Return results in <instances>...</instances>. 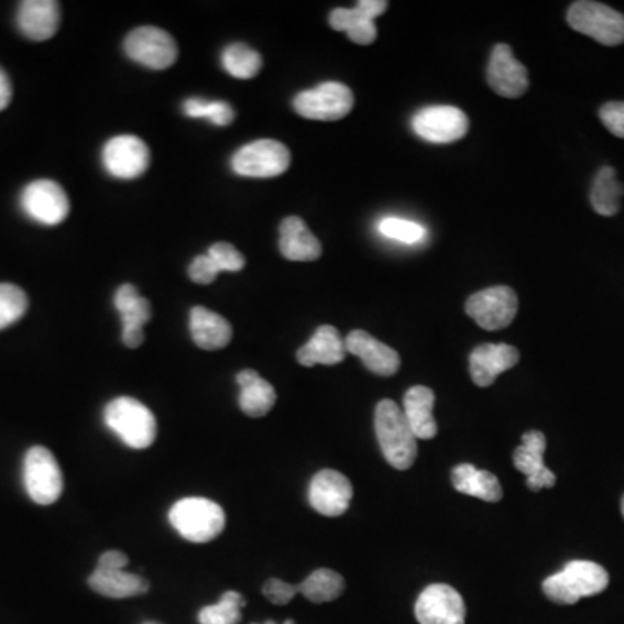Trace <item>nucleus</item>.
<instances>
[{
	"instance_id": "12",
	"label": "nucleus",
	"mask_w": 624,
	"mask_h": 624,
	"mask_svg": "<svg viewBox=\"0 0 624 624\" xmlns=\"http://www.w3.org/2000/svg\"><path fill=\"white\" fill-rule=\"evenodd\" d=\"M413 131L427 143L449 144L466 138L469 132V119L460 108L439 107L424 108L413 117Z\"/></svg>"
},
{
	"instance_id": "23",
	"label": "nucleus",
	"mask_w": 624,
	"mask_h": 624,
	"mask_svg": "<svg viewBox=\"0 0 624 624\" xmlns=\"http://www.w3.org/2000/svg\"><path fill=\"white\" fill-rule=\"evenodd\" d=\"M346 355V339H342L337 328L322 325L310 337L309 342L298 349L297 360L306 368H313L316 364L333 366V364L342 363Z\"/></svg>"
},
{
	"instance_id": "19",
	"label": "nucleus",
	"mask_w": 624,
	"mask_h": 624,
	"mask_svg": "<svg viewBox=\"0 0 624 624\" xmlns=\"http://www.w3.org/2000/svg\"><path fill=\"white\" fill-rule=\"evenodd\" d=\"M545 449H547V437L539 430H530L523 436V445L515 449L514 463L518 472L527 478V488L530 491L547 490L554 488L557 478L551 470L545 466Z\"/></svg>"
},
{
	"instance_id": "5",
	"label": "nucleus",
	"mask_w": 624,
	"mask_h": 624,
	"mask_svg": "<svg viewBox=\"0 0 624 624\" xmlns=\"http://www.w3.org/2000/svg\"><path fill=\"white\" fill-rule=\"evenodd\" d=\"M568 23L599 44L620 45L624 42V17L609 6L580 0L569 8Z\"/></svg>"
},
{
	"instance_id": "14",
	"label": "nucleus",
	"mask_w": 624,
	"mask_h": 624,
	"mask_svg": "<svg viewBox=\"0 0 624 624\" xmlns=\"http://www.w3.org/2000/svg\"><path fill=\"white\" fill-rule=\"evenodd\" d=\"M150 147L135 135H117L102 150V164L117 179H135L150 167Z\"/></svg>"
},
{
	"instance_id": "7",
	"label": "nucleus",
	"mask_w": 624,
	"mask_h": 624,
	"mask_svg": "<svg viewBox=\"0 0 624 624\" xmlns=\"http://www.w3.org/2000/svg\"><path fill=\"white\" fill-rule=\"evenodd\" d=\"M23 482L30 499L37 505H53L63 493V473L50 449L33 446L23 461Z\"/></svg>"
},
{
	"instance_id": "2",
	"label": "nucleus",
	"mask_w": 624,
	"mask_h": 624,
	"mask_svg": "<svg viewBox=\"0 0 624 624\" xmlns=\"http://www.w3.org/2000/svg\"><path fill=\"white\" fill-rule=\"evenodd\" d=\"M609 584V574L599 563L572 560L562 571L543 583V592L555 604L572 605L584 596L599 595Z\"/></svg>"
},
{
	"instance_id": "33",
	"label": "nucleus",
	"mask_w": 624,
	"mask_h": 624,
	"mask_svg": "<svg viewBox=\"0 0 624 624\" xmlns=\"http://www.w3.org/2000/svg\"><path fill=\"white\" fill-rule=\"evenodd\" d=\"M245 599L238 592H226L214 605H207L198 612L200 624H238Z\"/></svg>"
},
{
	"instance_id": "15",
	"label": "nucleus",
	"mask_w": 624,
	"mask_h": 624,
	"mask_svg": "<svg viewBox=\"0 0 624 624\" xmlns=\"http://www.w3.org/2000/svg\"><path fill=\"white\" fill-rule=\"evenodd\" d=\"M385 0H361L355 8H339L331 11L330 26L337 32H346L347 37L360 45L376 41L375 20L387 11Z\"/></svg>"
},
{
	"instance_id": "44",
	"label": "nucleus",
	"mask_w": 624,
	"mask_h": 624,
	"mask_svg": "<svg viewBox=\"0 0 624 624\" xmlns=\"http://www.w3.org/2000/svg\"><path fill=\"white\" fill-rule=\"evenodd\" d=\"M285 624H295V621L288 620V621H285Z\"/></svg>"
},
{
	"instance_id": "18",
	"label": "nucleus",
	"mask_w": 624,
	"mask_h": 624,
	"mask_svg": "<svg viewBox=\"0 0 624 624\" xmlns=\"http://www.w3.org/2000/svg\"><path fill=\"white\" fill-rule=\"evenodd\" d=\"M114 309L122 319V340L129 349H138L144 342V325L152 319V306L139 295L134 285L120 286L114 294Z\"/></svg>"
},
{
	"instance_id": "32",
	"label": "nucleus",
	"mask_w": 624,
	"mask_h": 624,
	"mask_svg": "<svg viewBox=\"0 0 624 624\" xmlns=\"http://www.w3.org/2000/svg\"><path fill=\"white\" fill-rule=\"evenodd\" d=\"M222 66L231 77L249 80L262 69V57L258 51L245 44H231L221 57Z\"/></svg>"
},
{
	"instance_id": "16",
	"label": "nucleus",
	"mask_w": 624,
	"mask_h": 624,
	"mask_svg": "<svg viewBox=\"0 0 624 624\" xmlns=\"http://www.w3.org/2000/svg\"><path fill=\"white\" fill-rule=\"evenodd\" d=\"M352 484L343 473L325 469L316 473L309 485V503L325 517H339L351 505Z\"/></svg>"
},
{
	"instance_id": "17",
	"label": "nucleus",
	"mask_w": 624,
	"mask_h": 624,
	"mask_svg": "<svg viewBox=\"0 0 624 624\" xmlns=\"http://www.w3.org/2000/svg\"><path fill=\"white\" fill-rule=\"evenodd\" d=\"M488 83L503 98H521L529 87V77L523 63L512 53L511 45H494L488 65Z\"/></svg>"
},
{
	"instance_id": "40",
	"label": "nucleus",
	"mask_w": 624,
	"mask_h": 624,
	"mask_svg": "<svg viewBox=\"0 0 624 624\" xmlns=\"http://www.w3.org/2000/svg\"><path fill=\"white\" fill-rule=\"evenodd\" d=\"M219 267L208 255H200L189 265V277L198 285H210L219 276Z\"/></svg>"
},
{
	"instance_id": "46",
	"label": "nucleus",
	"mask_w": 624,
	"mask_h": 624,
	"mask_svg": "<svg viewBox=\"0 0 624 624\" xmlns=\"http://www.w3.org/2000/svg\"><path fill=\"white\" fill-rule=\"evenodd\" d=\"M144 624H158V623H144Z\"/></svg>"
},
{
	"instance_id": "6",
	"label": "nucleus",
	"mask_w": 624,
	"mask_h": 624,
	"mask_svg": "<svg viewBox=\"0 0 624 624\" xmlns=\"http://www.w3.org/2000/svg\"><path fill=\"white\" fill-rule=\"evenodd\" d=\"M291 164L292 155L288 147L273 139H261L255 143L245 144L231 160L234 174L255 179L282 176Z\"/></svg>"
},
{
	"instance_id": "35",
	"label": "nucleus",
	"mask_w": 624,
	"mask_h": 624,
	"mask_svg": "<svg viewBox=\"0 0 624 624\" xmlns=\"http://www.w3.org/2000/svg\"><path fill=\"white\" fill-rule=\"evenodd\" d=\"M29 309V297L20 286L0 283V330L13 327Z\"/></svg>"
},
{
	"instance_id": "24",
	"label": "nucleus",
	"mask_w": 624,
	"mask_h": 624,
	"mask_svg": "<svg viewBox=\"0 0 624 624\" xmlns=\"http://www.w3.org/2000/svg\"><path fill=\"white\" fill-rule=\"evenodd\" d=\"M280 252L286 261L313 262L321 258V243L300 217H286L280 226Z\"/></svg>"
},
{
	"instance_id": "10",
	"label": "nucleus",
	"mask_w": 624,
	"mask_h": 624,
	"mask_svg": "<svg viewBox=\"0 0 624 624\" xmlns=\"http://www.w3.org/2000/svg\"><path fill=\"white\" fill-rule=\"evenodd\" d=\"M127 56L139 65L152 69L171 68L177 62L179 50L171 33L156 26L132 30L123 45Z\"/></svg>"
},
{
	"instance_id": "11",
	"label": "nucleus",
	"mask_w": 624,
	"mask_h": 624,
	"mask_svg": "<svg viewBox=\"0 0 624 624\" xmlns=\"http://www.w3.org/2000/svg\"><path fill=\"white\" fill-rule=\"evenodd\" d=\"M21 208L29 219L42 226H57L69 214V200L65 189L51 179H39L21 191Z\"/></svg>"
},
{
	"instance_id": "42",
	"label": "nucleus",
	"mask_w": 624,
	"mask_h": 624,
	"mask_svg": "<svg viewBox=\"0 0 624 624\" xmlns=\"http://www.w3.org/2000/svg\"><path fill=\"white\" fill-rule=\"evenodd\" d=\"M11 98H13V86H11L8 74L0 68V111L9 107Z\"/></svg>"
},
{
	"instance_id": "34",
	"label": "nucleus",
	"mask_w": 624,
	"mask_h": 624,
	"mask_svg": "<svg viewBox=\"0 0 624 624\" xmlns=\"http://www.w3.org/2000/svg\"><path fill=\"white\" fill-rule=\"evenodd\" d=\"M183 111L189 119H205L217 127L229 125L234 120L233 108L225 101L193 98L184 101Z\"/></svg>"
},
{
	"instance_id": "37",
	"label": "nucleus",
	"mask_w": 624,
	"mask_h": 624,
	"mask_svg": "<svg viewBox=\"0 0 624 624\" xmlns=\"http://www.w3.org/2000/svg\"><path fill=\"white\" fill-rule=\"evenodd\" d=\"M208 258L216 262L219 271H226V273H238V271L245 267V258L241 255L240 250L234 249L231 243H226V241H217L214 243L207 253Z\"/></svg>"
},
{
	"instance_id": "45",
	"label": "nucleus",
	"mask_w": 624,
	"mask_h": 624,
	"mask_svg": "<svg viewBox=\"0 0 624 624\" xmlns=\"http://www.w3.org/2000/svg\"><path fill=\"white\" fill-rule=\"evenodd\" d=\"M264 624H276V623H274V621H265Z\"/></svg>"
},
{
	"instance_id": "20",
	"label": "nucleus",
	"mask_w": 624,
	"mask_h": 624,
	"mask_svg": "<svg viewBox=\"0 0 624 624\" xmlns=\"http://www.w3.org/2000/svg\"><path fill=\"white\" fill-rule=\"evenodd\" d=\"M521 360L517 349L508 343H484L473 349L470 354V376L478 387H490L494 380Z\"/></svg>"
},
{
	"instance_id": "36",
	"label": "nucleus",
	"mask_w": 624,
	"mask_h": 624,
	"mask_svg": "<svg viewBox=\"0 0 624 624\" xmlns=\"http://www.w3.org/2000/svg\"><path fill=\"white\" fill-rule=\"evenodd\" d=\"M380 233L384 234L388 240L401 241L406 245H415L420 243L425 238V229L420 225L406 219H397V217H385L379 225Z\"/></svg>"
},
{
	"instance_id": "3",
	"label": "nucleus",
	"mask_w": 624,
	"mask_h": 624,
	"mask_svg": "<svg viewBox=\"0 0 624 624\" xmlns=\"http://www.w3.org/2000/svg\"><path fill=\"white\" fill-rule=\"evenodd\" d=\"M105 424L132 449H146L156 439V418L134 397H117L105 408Z\"/></svg>"
},
{
	"instance_id": "41",
	"label": "nucleus",
	"mask_w": 624,
	"mask_h": 624,
	"mask_svg": "<svg viewBox=\"0 0 624 624\" xmlns=\"http://www.w3.org/2000/svg\"><path fill=\"white\" fill-rule=\"evenodd\" d=\"M129 566V557L122 551L119 550H110L105 551V554L99 557L98 560V568L102 569V571H123V569Z\"/></svg>"
},
{
	"instance_id": "31",
	"label": "nucleus",
	"mask_w": 624,
	"mask_h": 624,
	"mask_svg": "<svg viewBox=\"0 0 624 624\" xmlns=\"http://www.w3.org/2000/svg\"><path fill=\"white\" fill-rule=\"evenodd\" d=\"M346 588L342 576L331 569H318L310 572L303 583L298 584V593H303L313 604H325L339 599Z\"/></svg>"
},
{
	"instance_id": "22",
	"label": "nucleus",
	"mask_w": 624,
	"mask_h": 624,
	"mask_svg": "<svg viewBox=\"0 0 624 624\" xmlns=\"http://www.w3.org/2000/svg\"><path fill=\"white\" fill-rule=\"evenodd\" d=\"M62 21L59 4L54 0H25L18 8L17 25L30 41H50Z\"/></svg>"
},
{
	"instance_id": "1",
	"label": "nucleus",
	"mask_w": 624,
	"mask_h": 624,
	"mask_svg": "<svg viewBox=\"0 0 624 624\" xmlns=\"http://www.w3.org/2000/svg\"><path fill=\"white\" fill-rule=\"evenodd\" d=\"M375 433L388 466L408 470L418 457V439L403 409L394 401H380L375 409Z\"/></svg>"
},
{
	"instance_id": "8",
	"label": "nucleus",
	"mask_w": 624,
	"mask_h": 624,
	"mask_svg": "<svg viewBox=\"0 0 624 624\" xmlns=\"http://www.w3.org/2000/svg\"><path fill=\"white\" fill-rule=\"evenodd\" d=\"M354 107V95L340 83H322L295 96L294 108L300 117L319 122L346 119Z\"/></svg>"
},
{
	"instance_id": "25",
	"label": "nucleus",
	"mask_w": 624,
	"mask_h": 624,
	"mask_svg": "<svg viewBox=\"0 0 624 624\" xmlns=\"http://www.w3.org/2000/svg\"><path fill=\"white\" fill-rule=\"evenodd\" d=\"M189 331L196 346L205 351L225 349L233 339V328L228 319L207 307H193L189 313Z\"/></svg>"
},
{
	"instance_id": "27",
	"label": "nucleus",
	"mask_w": 624,
	"mask_h": 624,
	"mask_svg": "<svg viewBox=\"0 0 624 624\" xmlns=\"http://www.w3.org/2000/svg\"><path fill=\"white\" fill-rule=\"evenodd\" d=\"M238 385H240V403L241 412L252 418H261L267 415L276 404V391L267 380L262 379L258 372L253 370H243L237 375Z\"/></svg>"
},
{
	"instance_id": "9",
	"label": "nucleus",
	"mask_w": 624,
	"mask_h": 624,
	"mask_svg": "<svg viewBox=\"0 0 624 624\" xmlns=\"http://www.w3.org/2000/svg\"><path fill=\"white\" fill-rule=\"evenodd\" d=\"M518 298L511 286H491L467 300V315L488 331L508 327L517 316Z\"/></svg>"
},
{
	"instance_id": "4",
	"label": "nucleus",
	"mask_w": 624,
	"mask_h": 624,
	"mask_svg": "<svg viewBox=\"0 0 624 624\" xmlns=\"http://www.w3.org/2000/svg\"><path fill=\"white\" fill-rule=\"evenodd\" d=\"M168 521L184 539L193 543L212 541L226 526L222 506L198 496L179 500L168 512Z\"/></svg>"
},
{
	"instance_id": "30",
	"label": "nucleus",
	"mask_w": 624,
	"mask_h": 624,
	"mask_svg": "<svg viewBox=\"0 0 624 624\" xmlns=\"http://www.w3.org/2000/svg\"><path fill=\"white\" fill-rule=\"evenodd\" d=\"M623 195L624 186L617 180L616 171L612 167L600 168L590 193L593 210L599 216H616L620 212Z\"/></svg>"
},
{
	"instance_id": "13",
	"label": "nucleus",
	"mask_w": 624,
	"mask_h": 624,
	"mask_svg": "<svg viewBox=\"0 0 624 624\" xmlns=\"http://www.w3.org/2000/svg\"><path fill=\"white\" fill-rule=\"evenodd\" d=\"M466 614L463 596L449 584H430L415 604V616L420 624H466Z\"/></svg>"
},
{
	"instance_id": "38",
	"label": "nucleus",
	"mask_w": 624,
	"mask_h": 624,
	"mask_svg": "<svg viewBox=\"0 0 624 624\" xmlns=\"http://www.w3.org/2000/svg\"><path fill=\"white\" fill-rule=\"evenodd\" d=\"M265 599L276 605H286L295 599L298 593V584L286 583V581L273 580L267 581L262 588Z\"/></svg>"
},
{
	"instance_id": "29",
	"label": "nucleus",
	"mask_w": 624,
	"mask_h": 624,
	"mask_svg": "<svg viewBox=\"0 0 624 624\" xmlns=\"http://www.w3.org/2000/svg\"><path fill=\"white\" fill-rule=\"evenodd\" d=\"M89 587L108 599H131V596L144 595L150 590V583L143 576L131 574L125 569L123 571L96 569L89 576Z\"/></svg>"
},
{
	"instance_id": "26",
	"label": "nucleus",
	"mask_w": 624,
	"mask_h": 624,
	"mask_svg": "<svg viewBox=\"0 0 624 624\" xmlns=\"http://www.w3.org/2000/svg\"><path fill=\"white\" fill-rule=\"evenodd\" d=\"M434 403H436V394L433 388L424 385H415L404 394L403 413L416 439L429 441L437 436Z\"/></svg>"
},
{
	"instance_id": "43",
	"label": "nucleus",
	"mask_w": 624,
	"mask_h": 624,
	"mask_svg": "<svg viewBox=\"0 0 624 624\" xmlns=\"http://www.w3.org/2000/svg\"><path fill=\"white\" fill-rule=\"evenodd\" d=\"M621 512H623V517H624V496H623V502H621Z\"/></svg>"
},
{
	"instance_id": "21",
	"label": "nucleus",
	"mask_w": 624,
	"mask_h": 624,
	"mask_svg": "<svg viewBox=\"0 0 624 624\" xmlns=\"http://www.w3.org/2000/svg\"><path fill=\"white\" fill-rule=\"evenodd\" d=\"M346 349L349 354L360 358L364 366L375 375L392 376L399 370V354L366 331L354 330L347 335Z\"/></svg>"
},
{
	"instance_id": "39",
	"label": "nucleus",
	"mask_w": 624,
	"mask_h": 624,
	"mask_svg": "<svg viewBox=\"0 0 624 624\" xmlns=\"http://www.w3.org/2000/svg\"><path fill=\"white\" fill-rule=\"evenodd\" d=\"M600 120L611 134L624 139V101L605 102L600 108Z\"/></svg>"
},
{
	"instance_id": "28",
	"label": "nucleus",
	"mask_w": 624,
	"mask_h": 624,
	"mask_svg": "<svg viewBox=\"0 0 624 624\" xmlns=\"http://www.w3.org/2000/svg\"><path fill=\"white\" fill-rule=\"evenodd\" d=\"M451 482L458 493L473 496L482 502L496 503L503 499L502 484L494 473L479 470L470 463H461L451 472Z\"/></svg>"
}]
</instances>
